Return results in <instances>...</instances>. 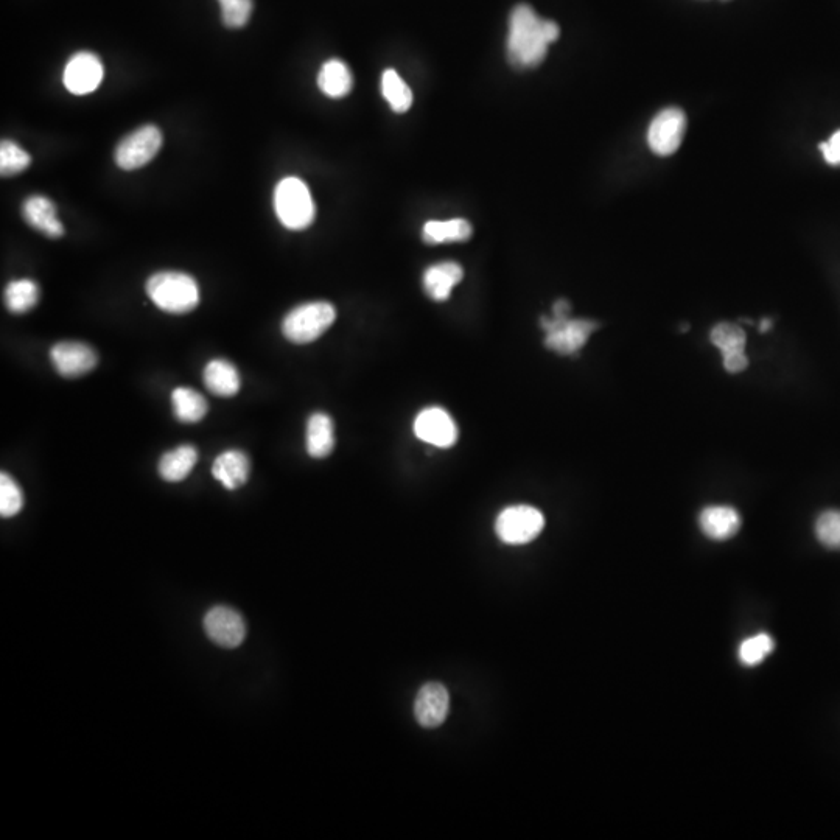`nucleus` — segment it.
Wrapping results in <instances>:
<instances>
[{
    "instance_id": "1",
    "label": "nucleus",
    "mask_w": 840,
    "mask_h": 840,
    "mask_svg": "<svg viewBox=\"0 0 840 840\" xmlns=\"http://www.w3.org/2000/svg\"><path fill=\"white\" fill-rule=\"evenodd\" d=\"M559 35L560 28L556 22L540 18L529 5H517L509 18V63L517 69L539 66L545 60L548 46Z\"/></svg>"
},
{
    "instance_id": "2",
    "label": "nucleus",
    "mask_w": 840,
    "mask_h": 840,
    "mask_svg": "<svg viewBox=\"0 0 840 840\" xmlns=\"http://www.w3.org/2000/svg\"><path fill=\"white\" fill-rule=\"evenodd\" d=\"M147 293L162 312L172 315L192 312L200 304V288L196 280L179 271L153 274L147 282Z\"/></svg>"
},
{
    "instance_id": "3",
    "label": "nucleus",
    "mask_w": 840,
    "mask_h": 840,
    "mask_svg": "<svg viewBox=\"0 0 840 840\" xmlns=\"http://www.w3.org/2000/svg\"><path fill=\"white\" fill-rule=\"evenodd\" d=\"M274 209L285 228L302 231L315 221L316 207L307 184L299 178H285L274 190Z\"/></svg>"
},
{
    "instance_id": "4",
    "label": "nucleus",
    "mask_w": 840,
    "mask_h": 840,
    "mask_svg": "<svg viewBox=\"0 0 840 840\" xmlns=\"http://www.w3.org/2000/svg\"><path fill=\"white\" fill-rule=\"evenodd\" d=\"M335 319V307L329 302H308L293 308L285 316L282 333L294 344L313 343L332 327Z\"/></svg>"
},
{
    "instance_id": "5",
    "label": "nucleus",
    "mask_w": 840,
    "mask_h": 840,
    "mask_svg": "<svg viewBox=\"0 0 840 840\" xmlns=\"http://www.w3.org/2000/svg\"><path fill=\"white\" fill-rule=\"evenodd\" d=\"M546 332L545 346L560 355H573L584 347L598 324L588 319H571L568 316L542 318Z\"/></svg>"
},
{
    "instance_id": "6",
    "label": "nucleus",
    "mask_w": 840,
    "mask_h": 840,
    "mask_svg": "<svg viewBox=\"0 0 840 840\" xmlns=\"http://www.w3.org/2000/svg\"><path fill=\"white\" fill-rule=\"evenodd\" d=\"M543 528L545 517L542 512L526 504L504 509L495 523L497 536L508 545H526L537 539Z\"/></svg>"
},
{
    "instance_id": "7",
    "label": "nucleus",
    "mask_w": 840,
    "mask_h": 840,
    "mask_svg": "<svg viewBox=\"0 0 840 840\" xmlns=\"http://www.w3.org/2000/svg\"><path fill=\"white\" fill-rule=\"evenodd\" d=\"M162 147V134L158 126L145 125L123 137L116 148V164L122 170H137L153 161Z\"/></svg>"
},
{
    "instance_id": "8",
    "label": "nucleus",
    "mask_w": 840,
    "mask_h": 840,
    "mask_svg": "<svg viewBox=\"0 0 840 840\" xmlns=\"http://www.w3.org/2000/svg\"><path fill=\"white\" fill-rule=\"evenodd\" d=\"M685 130L686 117L682 109H663L649 126V147L658 156H671L679 150Z\"/></svg>"
},
{
    "instance_id": "9",
    "label": "nucleus",
    "mask_w": 840,
    "mask_h": 840,
    "mask_svg": "<svg viewBox=\"0 0 840 840\" xmlns=\"http://www.w3.org/2000/svg\"><path fill=\"white\" fill-rule=\"evenodd\" d=\"M204 630L207 637L221 648H238L246 638V624L237 610L229 607H214L204 616Z\"/></svg>"
},
{
    "instance_id": "10",
    "label": "nucleus",
    "mask_w": 840,
    "mask_h": 840,
    "mask_svg": "<svg viewBox=\"0 0 840 840\" xmlns=\"http://www.w3.org/2000/svg\"><path fill=\"white\" fill-rule=\"evenodd\" d=\"M105 69L95 53H75L64 69V86L74 95H88L102 84Z\"/></svg>"
},
{
    "instance_id": "11",
    "label": "nucleus",
    "mask_w": 840,
    "mask_h": 840,
    "mask_svg": "<svg viewBox=\"0 0 840 840\" xmlns=\"http://www.w3.org/2000/svg\"><path fill=\"white\" fill-rule=\"evenodd\" d=\"M414 433L420 441L439 448L452 447L458 441L455 420L438 406L420 411L414 422Z\"/></svg>"
},
{
    "instance_id": "12",
    "label": "nucleus",
    "mask_w": 840,
    "mask_h": 840,
    "mask_svg": "<svg viewBox=\"0 0 840 840\" xmlns=\"http://www.w3.org/2000/svg\"><path fill=\"white\" fill-rule=\"evenodd\" d=\"M56 372L66 378H77L89 374L97 366L98 355L89 344L78 341H64L50 350Z\"/></svg>"
},
{
    "instance_id": "13",
    "label": "nucleus",
    "mask_w": 840,
    "mask_h": 840,
    "mask_svg": "<svg viewBox=\"0 0 840 840\" xmlns=\"http://www.w3.org/2000/svg\"><path fill=\"white\" fill-rule=\"evenodd\" d=\"M450 710V694L442 683H425L414 700V716L424 728H438L444 724Z\"/></svg>"
},
{
    "instance_id": "14",
    "label": "nucleus",
    "mask_w": 840,
    "mask_h": 840,
    "mask_svg": "<svg viewBox=\"0 0 840 840\" xmlns=\"http://www.w3.org/2000/svg\"><path fill=\"white\" fill-rule=\"evenodd\" d=\"M711 343L718 347L724 357V366L730 374H739L749 366L746 352V333L741 327L721 322L711 330Z\"/></svg>"
},
{
    "instance_id": "15",
    "label": "nucleus",
    "mask_w": 840,
    "mask_h": 840,
    "mask_svg": "<svg viewBox=\"0 0 840 840\" xmlns=\"http://www.w3.org/2000/svg\"><path fill=\"white\" fill-rule=\"evenodd\" d=\"M22 215L32 228L50 238L64 235V226L56 217V206L47 196L32 195L22 204Z\"/></svg>"
},
{
    "instance_id": "16",
    "label": "nucleus",
    "mask_w": 840,
    "mask_h": 840,
    "mask_svg": "<svg viewBox=\"0 0 840 840\" xmlns=\"http://www.w3.org/2000/svg\"><path fill=\"white\" fill-rule=\"evenodd\" d=\"M215 480L226 489L235 490L248 481L251 473V461L242 450H228L215 459L212 467Z\"/></svg>"
},
{
    "instance_id": "17",
    "label": "nucleus",
    "mask_w": 840,
    "mask_h": 840,
    "mask_svg": "<svg viewBox=\"0 0 840 840\" xmlns=\"http://www.w3.org/2000/svg\"><path fill=\"white\" fill-rule=\"evenodd\" d=\"M699 525L710 539L727 540L732 539L741 528V517L730 506H710L700 514Z\"/></svg>"
},
{
    "instance_id": "18",
    "label": "nucleus",
    "mask_w": 840,
    "mask_h": 840,
    "mask_svg": "<svg viewBox=\"0 0 840 840\" xmlns=\"http://www.w3.org/2000/svg\"><path fill=\"white\" fill-rule=\"evenodd\" d=\"M462 277H464V271L458 263L442 262L430 266L424 274L425 291L433 301H447Z\"/></svg>"
},
{
    "instance_id": "19",
    "label": "nucleus",
    "mask_w": 840,
    "mask_h": 840,
    "mask_svg": "<svg viewBox=\"0 0 840 840\" xmlns=\"http://www.w3.org/2000/svg\"><path fill=\"white\" fill-rule=\"evenodd\" d=\"M204 383L212 394L220 397H232L240 391L242 380L234 364L226 360H212L204 368Z\"/></svg>"
},
{
    "instance_id": "20",
    "label": "nucleus",
    "mask_w": 840,
    "mask_h": 840,
    "mask_svg": "<svg viewBox=\"0 0 840 840\" xmlns=\"http://www.w3.org/2000/svg\"><path fill=\"white\" fill-rule=\"evenodd\" d=\"M198 461V452L193 445H179L159 459L158 472L167 483H181L192 473Z\"/></svg>"
},
{
    "instance_id": "21",
    "label": "nucleus",
    "mask_w": 840,
    "mask_h": 840,
    "mask_svg": "<svg viewBox=\"0 0 840 840\" xmlns=\"http://www.w3.org/2000/svg\"><path fill=\"white\" fill-rule=\"evenodd\" d=\"M335 448L332 417L324 413L310 416L307 424V452L315 459L327 458Z\"/></svg>"
},
{
    "instance_id": "22",
    "label": "nucleus",
    "mask_w": 840,
    "mask_h": 840,
    "mask_svg": "<svg viewBox=\"0 0 840 840\" xmlns=\"http://www.w3.org/2000/svg\"><path fill=\"white\" fill-rule=\"evenodd\" d=\"M318 86L327 97L343 98L354 88V77L343 61L330 60L319 70Z\"/></svg>"
},
{
    "instance_id": "23",
    "label": "nucleus",
    "mask_w": 840,
    "mask_h": 840,
    "mask_svg": "<svg viewBox=\"0 0 840 840\" xmlns=\"http://www.w3.org/2000/svg\"><path fill=\"white\" fill-rule=\"evenodd\" d=\"M472 224L464 218L448 221H428L424 226V240L428 245L466 242L472 237Z\"/></svg>"
},
{
    "instance_id": "24",
    "label": "nucleus",
    "mask_w": 840,
    "mask_h": 840,
    "mask_svg": "<svg viewBox=\"0 0 840 840\" xmlns=\"http://www.w3.org/2000/svg\"><path fill=\"white\" fill-rule=\"evenodd\" d=\"M172 405L176 419L184 424L200 422L209 411L207 400L192 388H176L172 392Z\"/></svg>"
},
{
    "instance_id": "25",
    "label": "nucleus",
    "mask_w": 840,
    "mask_h": 840,
    "mask_svg": "<svg viewBox=\"0 0 840 840\" xmlns=\"http://www.w3.org/2000/svg\"><path fill=\"white\" fill-rule=\"evenodd\" d=\"M38 284L30 279L13 280L5 288V305L11 313L22 315L36 307L39 301Z\"/></svg>"
},
{
    "instance_id": "26",
    "label": "nucleus",
    "mask_w": 840,
    "mask_h": 840,
    "mask_svg": "<svg viewBox=\"0 0 840 840\" xmlns=\"http://www.w3.org/2000/svg\"><path fill=\"white\" fill-rule=\"evenodd\" d=\"M382 94L392 111H408L413 105V92L394 69H386L382 77Z\"/></svg>"
},
{
    "instance_id": "27",
    "label": "nucleus",
    "mask_w": 840,
    "mask_h": 840,
    "mask_svg": "<svg viewBox=\"0 0 840 840\" xmlns=\"http://www.w3.org/2000/svg\"><path fill=\"white\" fill-rule=\"evenodd\" d=\"M774 648L775 643L770 635H753V637L742 641L741 646H739V660H741L742 665L752 668V666L763 663L764 658L774 652Z\"/></svg>"
},
{
    "instance_id": "28",
    "label": "nucleus",
    "mask_w": 840,
    "mask_h": 840,
    "mask_svg": "<svg viewBox=\"0 0 840 840\" xmlns=\"http://www.w3.org/2000/svg\"><path fill=\"white\" fill-rule=\"evenodd\" d=\"M32 164L30 154L19 147L16 142L11 140H4L0 145V173L2 176H14L18 173L27 170L28 165Z\"/></svg>"
},
{
    "instance_id": "29",
    "label": "nucleus",
    "mask_w": 840,
    "mask_h": 840,
    "mask_svg": "<svg viewBox=\"0 0 840 840\" xmlns=\"http://www.w3.org/2000/svg\"><path fill=\"white\" fill-rule=\"evenodd\" d=\"M24 494L21 486L8 473H0V515L4 518L14 517L22 511Z\"/></svg>"
},
{
    "instance_id": "30",
    "label": "nucleus",
    "mask_w": 840,
    "mask_h": 840,
    "mask_svg": "<svg viewBox=\"0 0 840 840\" xmlns=\"http://www.w3.org/2000/svg\"><path fill=\"white\" fill-rule=\"evenodd\" d=\"M221 7V19L228 28H242L251 19L254 0H218Z\"/></svg>"
},
{
    "instance_id": "31",
    "label": "nucleus",
    "mask_w": 840,
    "mask_h": 840,
    "mask_svg": "<svg viewBox=\"0 0 840 840\" xmlns=\"http://www.w3.org/2000/svg\"><path fill=\"white\" fill-rule=\"evenodd\" d=\"M816 536L830 550H840V511H826L817 518Z\"/></svg>"
},
{
    "instance_id": "32",
    "label": "nucleus",
    "mask_w": 840,
    "mask_h": 840,
    "mask_svg": "<svg viewBox=\"0 0 840 840\" xmlns=\"http://www.w3.org/2000/svg\"><path fill=\"white\" fill-rule=\"evenodd\" d=\"M823 158L830 165H840V130L836 131L830 139L820 144Z\"/></svg>"
},
{
    "instance_id": "33",
    "label": "nucleus",
    "mask_w": 840,
    "mask_h": 840,
    "mask_svg": "<svg viewBox=\"0 0 840 840\" xmlns=\"http://www.w3.org/2000/svg\"><path fill=\"white\" fill-rule=\"evenodd\" d=\"M568 313H570V304H568L567 301H564V299H560V301H557L556 304H554V316H568Z\"/></svg>"
},
{
    "instance_id": "34",
    "label": "nucleus",
    "mask_w": 840,
    "mask_h": 840,
    "mask_svg": "<svg viewBox=\"0 0 840 840\" xmlns=\"http://www.w3.org/2000/svg\"><path fill=\"white\" fill-rule=\"evenodd\" d=\"M770 327H772V321H770V319L766 318V319H763V321H761V324H760L761 332L766 333L767 330L770 329Z\"/></svg>"
}]
</instances>
